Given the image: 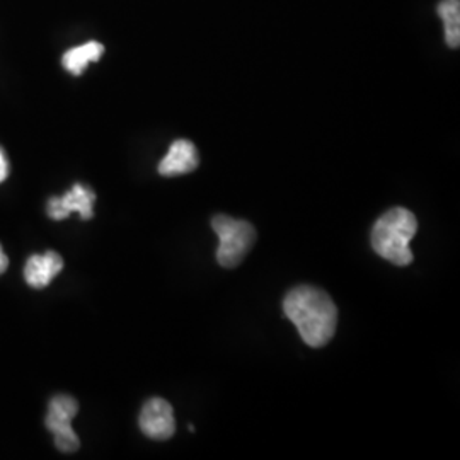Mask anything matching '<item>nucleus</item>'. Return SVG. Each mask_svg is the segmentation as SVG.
Returning <instances> with one entry per match:
<instances>
[{
	"label": "nucleus",
	"mask_w": 460,
	"mask_h": 460,
	"mask_svg": "<svg viewBox=\"0 0 460 460\" xmlns=\"http://www.w3.org/2000/svg\"><path fill=\"white\" fill-rule=\"evenodd\" d=\"M285 315L296 324L300 338L311 348L328 345L338 326V309L321 288L300 285L283 300Z\"/></svg>",
	"instance_id": "f257e3e1"
},
{
	"label": "nucleus",
	"mask_w": 460,
	"mask_h": 460,
	"mask_svg": "<svg viewBox=\"0 0 460 460\" xmlns=\"http://www.w3.org/2000/svg\"><path fill=\"white\" fill-rule=\"evenodd\" d=\"M418 230V220L408 208L395 207L378 217L372 229V247L380 258L395 266L412 263V237Z\"/></svg>",
	"instance_id": "f03ea898"
},
{
	"label": "nucleus",
	"mask_w": 460,
	"mask_h": 460,
	"mask_svg": "<svg viewBox=\"0 0 460 460\" xmlns=\"http://www.w3.org/2000/svg\"><path fill=\"white\" fill-rule=\"evenodd\" d=\"M212 229L220 241L217 261L224 268H235L243 263L256 243V229L246 220L232 218L229 215L214 217Z\"/></svg>",
	"instance_id": "7ed1b4c3"
},
{
	"label": "nucleus",
	"mask_w": 460,
	"mask_h": 460,
	"mask_svg": "<svg viewBox=\"0 0 460 460\" xmlns=\"http://www.w3.org/2000/svg\"><path fill=\"white\" fill-rule=\"evenodd\" d=\"M79 411V404L70 395H57L49 401V414H47V428L55 437V445L58 450L72 454L77 452L81 442L77 433L72 428V420Z\"/></svg>",
	"instance_id": "20e7f679"
},
{
	"label": "nucleus",
	"mask_w": 460,
	"mask_h": 460,
	"mask_svg": "<svg viewBox=\"0 0 460 460\" xmlns=\"http://www.w3.org/2000/svg\"><path fill=\"white\" fill-rule=\"evenodd\" d=\"M138 425L142 433L152 440H169L176 431V420L172 406L161 399L152 397L144 404Z\"/></svg>",
	"instance_id": "39448f33"
},
{
	"label": "nucleus",
	"mask_w": 460,
	"mask_h": 460,
	"mask_svg": "<svg viewBox=\"0 0 460 460\" xmlns=\"http://www.w3.org/2000/svg\"><path fill=\"white\" fill-rule=\"evenodd\" d=\"M96 199V193L83 184H75L70 191H66L62 198H49L47 205V214L53 220H64L68 215L79 214L84 220L93 218L94 210L93 203Z\"/></svg>",
	"instance_id": "423d86ee"
},
{
	"label": "nucleus",
	"mask_w": 460,
	"mask_h": 460,
	"mask_svg": "<svg viewBox=\"0 0 460 460\" xmlns=\"http://www.w3.org/2000/svg\"><path fill=\"white\" fill-rule=\"evenodd\" d=\"M199 164V157H198V150L190 140L180 138L176 140L169 152L165 154L164 159L159 164V172L163 176H181L193 172Z\"/></svg>",
	"instance_id": "0eeeda50"
},
{
	"label": "nucleus",
	"mask_w": 460,
	"mask_h": 460,
	"mask_svg": "<svg viewBox=\"0 0 460 460\" xmlns=\"http://www.w3.org/2000/svg\"><path fill=\"white\" fill-rule=\"evenodd\" d=\"M62 268L64 260L53 251L45 254H34L26 263L24 279L33 288H45L62 271Z\"/></svg>",
	"instance_id": "6e6552de"
},
{
	"label": "nucleus",
	"mask_w": 460,
	"mask_h": 460,
	"mask_svg": "<svg viewBox=\"0 0 460 460\" xmlns=\"http://www.w3.org/2000/svg\"><path fill=\"white\" fill-rule=\"evenodd\" d=\"M102 53H104V47L101 43L89 41L81 47L68 49L62 58V64L66 72H70L72 75H83L87 66L91 62H98Z\"/></svg>",
	"instance_id": "1a4fd4ad"
},
{
	"label": "nucleus",
	"mask_w": 460,
	"mask_h": 460,
	"mask_svg": "<svg viewBox=\"0 0 460 460\" xmlns=\"http://www.w3.org/2000/svg\"><path fill=\"white\" fill-rule=\"evenodd\" d=\"M438 16L444 19L445 40L450 49H459L460 45V2L442 0L438 4Z\"/></svg>",
	"instance_id": "9d476101"
},
{
	"label": "nucleus",
	"mask_w": 460,
	"mask_h": 460,
	"mask_svg": "<svg viewBox=\"0 0 460 460\" xmlns=\"http://www.w3.org/2000/svg\"><path fill=\"white\" fill-rule=\"evenodd\" d=\"M7 176H9V163L5 159L4 148L0 147V182L5 181Z\"/></svg>",
	"instance_id": "9b49d317"
},
{
	"label": "nucleus",
	"mask_w": 460,
	"mask_h": 460,
	"mask_svg": "<svg viewBox=\"0 0 460 460\" xmlns=\"http://www.w3.org/2000/svg\"><path fill=\"white\" fill-rule=\"evenodd\" d=\"M7 266H9V260H7V256H5L4 249L0 246V275L7 270Z\"/></svg>",
	"instance_id": "f8f14e48"
}]
</instances>
